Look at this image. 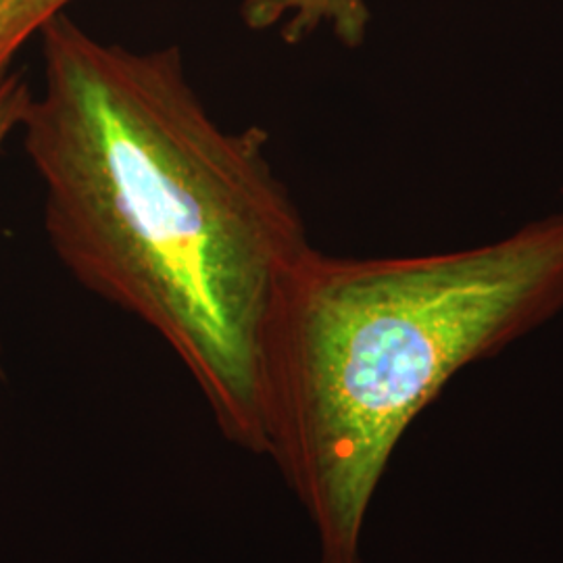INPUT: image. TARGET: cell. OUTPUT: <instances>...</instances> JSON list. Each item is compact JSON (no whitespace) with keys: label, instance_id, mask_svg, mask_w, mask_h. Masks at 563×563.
I'll list each match as a JSON object with an SVG mask.
<instances>
[{"label":"cell","instance_id":"6da1fadb","mask_svg":"<svg viewBox=\"0 0 563 563\" xmlns=\"http://www.w3.org/2000/svg\"><path fill=\"white\" fill-rule=\"evenodd\" d=\"M38 38L44 86L20 128L53 251L169 344L228 441L265 455V325L311 249L267 134L223 128L176 44L132 51L67 13Z\"/></svg>","mask_w":563,"mask_h":563},{"label":"cell","instance_id":"7a4b0ae2","mask_svg":"<svg viewBox=\"0 0 563 563\" xmlns=\"http://www.w3.org/2000/svg\"><path fill=\"white\" fill-rule=\"evenodd\" d=\"M562 309L563 211L443 253L302 255L265 325L263 432L320 563H363L390 455L444 386Z\"/></svg>","mask_w":563,"mask_h":563},{"label":"cell","instance_id":"3957f363","mask_svg":"<svg viewBox=\"0 0 563 563\" xmlns=\"http://www.w3.org/2000/svg\"><path fill=\"white\" fill-rule=\"evenodd\" d=\"M241 18L253 32L278 30L286 44H299L328 27L341 44L357 48L372 15L365 0H242Z\"/></svg>","mask_w":563,"mask_h":563},{"label":"cell","instance_id":"277c9868","mask_svg":"<svg viewBox=\"0 0 563 563\" xmlns=\"http://www.w3.org/2000/svg\"><path fill=\"white\" fill-rule=\"evenodd\" d=\"M74 0H0V84L13 71L21 48L41 36L46 23L59 18Z\"/></svg>","mask_w":563,"mask_h":563},{"label":"cell","instance_id":"5b68a950","mask_svg":"<svg viewBox=\"0 0 563 563\" xmlns=\"http://www.w3.org/2000/svg\"><path fill=\"white\" fill-rule=\"evenodd\" d=\"M30 99L32 90L21 71H13L0 84V146L20 128Z\"/></svg>","mask_w":563,"mask_h":563}]
</instances>
